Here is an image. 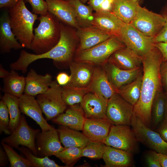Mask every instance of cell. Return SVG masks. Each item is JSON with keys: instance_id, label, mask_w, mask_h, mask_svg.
I'll return each instance as SVG.
<instances>
[{"instance_id": "cell-39", "label": "cell", "mask_w": 167, "mask_h": 167, "mask_svg": "<svg viewBox=\"0 0 167 167\" xmlns=\"http://www.w3.org/2000/svg\"><path fill=\"white\" fill-rule=\"evenodd\" d=\"M1 144L7 156L11 167H32L26 158H24L15 152L6 143L1 141Z\"/></svg>"}, {"instance_id": "cell-3", "label": "cell", "mask_w": 167, "mask_h": 167, "mask_svg": "<svg viewBox=\"0 0 167 167\" xmlns=\"http://www.w3.org/2000/svg\"><path fill=\"white\" fill-rule=\"evenodd\" d=\"M25 2L24 0H20L15 6L7 11L16 38L23 48L30 49L34 36L33 26L38 17L37 14L28 10Z\"/></svg>"}, {"instance_id": "cell-11", "label": "cell", "mask_w": 167, "mask_h": 167, "mask_svg": "<svg viewBox=\"0 0 167 167\" xmlns=\"http://www.w3.org/2000/svg\"><path fill=\"white\" fill-rule=\"evenodd\" d=\"M133 109V106L116 93L108 100L106 118L112 125L130 126Z\"/></svg>"}, {"instance_id": "cell-31", "label": "cell", "mask_w": 167, "mask_h": 167, "mask_svg": "<svg viewBox=\"0 0 167 167\" xmlns=\"http://www.w3.org/2000/svg\"><path fill=\"white\" fill-rule=\"evenodd\" d=\"M3 90L6 93L19 97L24 91L26 78L19 75L15 70L10 72L8 75L3 79Z\"/></svg>"}, {"instance_id": "cell-55", "label": "cell", "mask_w": 167, "mask_h": 167, "mask_svg": "<svg viewBox=\"0 0 167 167\" xmlns=\"http://www.w3.org/2000/svg\"><path fill=\"white\" fill-rule=\"evenodd\" d=\"M79 0L81 1L83 3H84L85 2H88L89 0Z\"/></svg>"}, {"instance_id": "cell-33", "label": "cell", "mask_w": 167, "mask_h": 167, "mask_svg": "<svg viewBox=\"0 0 167 167\" xmlns=\"http://www.w3.org/2000/svg\"><path fill=\"white\" fill-rule=\"evenodd\" d=\"M75 11L79 25L82 28L92 26L93 19L92 8L86 6L79 0H67Z\"/></svg>"}, {"instance_id": "cell-43", "label": "cell", "mask_w": 167, "mask_h": 167, "mask_svg": "<svg viewBox=\"0 0 167 167\" xmlns=\"http://www.w3.org/2000/svg\"><path fill=\"white\" fill-rule=\"evenodd\" d=\"M146 161L148 167H161L158 153L154 151H150L147 154Z\"/></svg>"}, {"instance_id": "cell-49", "label": "cell", "mask_w": 167, "mask_h": 167, "mask_svg": "<svg viewBox=\"0 0 167 167\" xmlns=\"http://www.w3.org/2000/svg\"><path fill=\"white\" fill-rule=\"evenodd\" d=\"M8 158L3 147L0 148V166H6L8 164Z\"/></svg>"}, {"instance_id": "cell-32", "label": "cell", "mask_w": 167, "mask_h": 167, "mask_svg": "<svg viewBox=\"0 0 167 167\" xmlns=\"http://www.w3.org/2000/svg\"><path fill=\"white\" fill-rule=\"evenodd\" d=\"M2 100L5 103L8 109L10 117L9 129L11 133L18 125L21 116L19 97L5 93Z\"/></svg>"}, {"instance_id": "cell-18", "label": "cell", "mask_w": 167, "mask_h": 167, "mask_svg": "<svg viewBox=\"0 0 167 167\" xmlns=\"http://www.w3.org/2000/svg\"><path fill=\"white\" fill-rule=\"evenodd\" d=\"M88 88L90 92L101 95L107 100L117 91L111 83L103 66H96Z\"/></svg>"}, {"instance_id": "cell-28", "label": "cell", "mask_w": 167, "mask_h": 167, "mask_svg": "<svg viewBox=\"0 0 167 167\" xmlns=\"http://www.w3.org/2000/svg\"><path fill=\"white\" fill-rule=\"evenodd\" d=\"M57 130L60 141L65 148L74 147L83 149L90 142L88 138L79 131L62 125Z\"/></svg>"}, {"instance_id": "cell-16", "label": "cell", "mask_w": 167, "mask_h": 167, "mask_svg": "<svg viewBox=\"0 0 167 167\" xmlns=\"http://www.w3.org/2000/svg\"><path fill=\"white\" fill-rule=\"evenodd\" d=\"M48 11L64 23L79 28L74 10L69 2L65 0H45Z\"/></svg>"}, {"instance_id": "cell-4", "label": "cell", "mask_w": 167, "mask_h": 167, "mask_svg": "<svg viewBox=\"0 0 167 167\" xmlns=\"http://www.w3.org/2000/svg\"><path fill=\"white\" fill-rule=\"evenodd\" d=\"M40 23L34 29V37L31 48L35 54L45 53L54 46L60 37L61 24L57 19L48 12L38 18Z\"/></svg>"}, {"instance_id": "cell-50", "label": "cell", "mask_w": 167, "mask_h": 167, "mask_svg": "<svg viewBox=\"0 0 167 167\" xmlns=\"http://www.w3.org/2000/svg\"><path fill=\"white\" fill-rule=\"evenodd\" d=\"M104 0H89L88 3L93 10L96 12H98L100 11L101 5Z\"/></svg>"}, {"instance_id": "cell-12", "label": "cell", "mask_w": 167, "mask_h": 167, "mask_svg": "<svg viewBox=\"0 0 167 167\" xmlns=\"http://www.w3.org/2000/svg\"><path fill=\"white\" fill-rule=\"evenodd\" d=\"M138 142L130 126L112 124L104 143L107 146L132 153L136 150Z\"/></svg>"}, {"instance_id": "cell-15", "label": "cell", "mask_w": 167, "mask_h": 167, "mask_svg": "<svg viewBox=\"0 0 167 167\" xmlns=\"http://www.w3.org/2000/svg\"><path fill=\"white\" fill-rule=\"evenodd\" d=\"M108 100L100 95L90 92L88 93L80 103L86 118L106 119Z\"/></svg>"}, {"instance_id": "cell-21", "label": "cell", "mask_w": 167, "mask_h": 167, "mask_svg": "<svg viewBox=\"0 0 167 167\" xmlns=\"http://www.w3.org/2000/svg\"><path fill=\"white\" fill-rule=\"evenodd\" d=\"M86 118L83 109L78 104L70 106L65 113L60 114L52 121L57 124L82 131Z\"/></svg>"}, {"instance_id": "cell-37", "label": "cell", "mask_w": 167, "mask_h": 167, "mask_svg": "<svg viewBox=\"0 0 167 167\" xmlns=\"http://www.w3.org/2000/svg\"><path fill=\"white\" fill-rule=\"evenodd\" d=\"M54 156L67 167H71L82 157V149L74 147L65 148Z\"/></svg>"}, {"instance_id": "cell-48", "label": "cell", "mask_w": 167, "mask_h": 167, "mask_svg": "<svg viewBox=\"0 0 167 167\" xmlns=\"http://www.w3.org/2000/svg\"><path fill=\"white\" fill-rule=\"evenodd\" d=\"M20 0H0V8L9 9L15 6Z\"/></svg>"}, {"instance_id": "cell-36", "label": "cell", "mask_w": 167, "mask_h": 167, "mask_svg": "<svg viewBox=\"0 0 167 167\" xmlns=\"http://www.w3.org/2000/svg\"><path fill=\"white\" fill-rule=\"evenodd\" d=\"M17 149L30 162L32 167H61L54 160L50 159L48 156L37 157L28 148L22 146Z\"/></svg>"}, {"instance_id": "cell-52", "label": "cell", "mask_w": 167, "mask_h": 167, "mask_svg": "<svg viewBox=\"0 0 167 167\" xmlns=\"http://www.w3.org/2000/svg\"><path fill=\"white\" fill-rule=\"evenodd\" d=\"M160 163L162 167H167V155L158 153Z\"/></svg>"}, {"instance_id": "cell-10", "label": "cell", "mask_w": 167, "mask_h": 167, "mask_svg": "<svg viewBox=\"0 0 167 167\" xmlns=\"http://www.w3.org/2000/svg\"><path fill=\"white\" fill-rule=\"evenodd\" d=\"M39 129H34L28 124L25 118L21 115L19 124L10 135L2 141L17 149L21 145L30 149L35 156H37L35 140Z\"/></svg>"}, {"instance_id": "cell-40", "label": "cell", "mask_w": 167, "mask_h": 167, "mask_svg": "<svg viewBox=\"0 0 167 167\" xmlns=\"http://www.w3.org/2000/svg\"><path fill=\"white\" fill-rule=\"evenodd\" d=\"M9 114L7 105L2 100L0 101V132L10 135L11 132L9 129L10 122Z\"/></svg>"}, {"instance_id": "cell-53", "label": "cell", "mask_w": 167, "mask_h": 167, "mask_svg": "<svg viewBox=\"0 0 167 167\" xmlns=\"http://www.w3.org/2000/svg\"><path fill=\"white\" fill-rule=\"evenodd\" d=\"M10 72L5 70L0 64V77L3 79L6 78L9 74Z\"/></svg>"}, {"instance_id": "cell-35", "label": "cell", "mask_w": 167, "mask_h": 167, "mask_svg": "<svg viewBox=\"0 0 167 167\" xmlns=\"http://www.w3.org/2000/svg\"><path fill=\"white\" fill-rule=\"evenodd\" d=\"M89 92L90 90L88 87L82 88L69 85L62 87L63 100L69 106L80 103L85 96Z\"/></svg>"}, {"instance_id": "cell-22", "label": "cell", "mask_w": 167, "mask_h": 167, "mask_svg": "<svg viewBox=\"0 0 167 167\" xmlns=\"http://www.w3.org/2000/svg\"><path fill=\"white\" fill-rule=\"evenodd\" d=\"M123 23L111 11H100L93 14L92 26L119 38Z\"/></svg>"}, {"instance_id": "cell-29", "label": "cell", "mask_w": 167, "mask_h": 167, "mask_svg": "<svg viewBox=\"0 0 167 167\" xmlns=\"http://www.w3.org/2000/svg\"><path fill=\"white\" fill-rule=\"evenodd\" d=\"M139 5L136 0H114L111 12L124 23L130 24Z\"/></svg>"}, {"instance_id": "cell-7", "label": "cell", "mask_w": 167, "mask_h": 167, "mask_svg": "<svg viewBox=\"0 0 167 167\" xmlns=\"http://www.w3.org/2000/svg\"><path fill=\"white\" fill-rule=\"evenodd\" d=\"M153 37L146 36L130 24L123 23L119 38L126 47L142 57L154 46Z\"/></svg>"}, {"instance_id": "cell-54", "label": "cell", "mask_w": 167, "mask_h": 167, "mask_svg": "<svg viewBox=\"0 0 167 167\" xmlns=\"http://www.w3.org/2000/svg\"><path fill=\"white\" fill-rule=\"evenodd\" d=\"M166 95V103L165 106V110L164 115V120H167V91L165 92Z\"/></svg>"}, {"instance_id": "cell-23", "label": "cell", "mask_w": 167, "mask_h": 167, "mask_svg": "<svg viewBox=\"0 0 167 167\" xmlns=\"http://www.w3.org/2000/svg\"><path fill=\"white\" fill-rule=\"evenodd\" d=\"M77 34L80 39V43L77 53L92 48L112 36L92 26L79 28Z\"/></svg>"}, {"instance_id": "cell-41", "label": "cell", "mask_w": 167, "mask_h": 167, "mask_svg": "<svg viewBox=\"0 0 167 167\" xmlns=\"http://www.w3.org/2000/svg\"><path fill=\"white\" fill-rule=\"evenodd\" d=\"M161 14L165 20L163 27L159 33L154 38V43L167 42V2L162 9Z\"/></svg>"}, {"instance_id": "cell-9", "label": "cell", "mask_w": 167, "mask_h": 167, "mask_svg": "<svg viewBox=\"0 0 167 167\" xmlns=\"http://www.w3.org/2000/svg\"><path fill=\"white\" fill-rule=\"evenodd\" d=\"M131 126L138 142L158 153L167 155V142L133 114Z\"/></svg>"}, {"instance_id": "cell-13", "label": "cell", "mask_w": 167, "mask_h": 167, "mask_svg": "<svg viewBox=\"0 0 167 167\" xmlns=\"http://www.w3.org/2000/svg\"><path fill=\"white\" fill-rule=\"evenodd\" d=\"M37 155L49 156L64 150L61 144L57 129L53 126L50 130L38 132L36 136Z\"/></svg>"}, {"instance_id": "cell-57", "label": "cell", "mask_w": 167, "mask_h": 167, "mask_svg": "<svg viewBox=\"0 0 167 167\" xmlns=\"http://www.w3.org/2000/svg\"></svg>"}, {"instance_id": "cell-26", "label": "cell", "mask_w": 167, "mask_h": 167, "mask_svg": "<svg viewBox=\"0 0 167 167\" xmlns=\"http://www.w3.org/2000/svg\"><path fill=\"white\" fill-rule=\"evenodd\" d=\"M25 78L24 94L33 96L45 92L52 81L49 74L39 75L32 69L30 70Z\"/></svg>"}, {"instance_id": "cell-24", "label": "cell", "mask_w": 167, "mask_h": 167, "mask_svg": "<svg viewBox=\"0 0 167 167\" xmlns=\"http://www.w3.org/2000/svg\"><path fill=\"white\" fill-rule=\"evenodd\" d=\"M103 66L111 83L117 90L133 81L143 71L141 66L126 70L119 68L108 61Z\"/></svg>"}, {"instance_id": "cell-27", "label": "cell", "mask_w": 167, "mask_h": 167, "mask_svg": "<svg viewBox=\"0 0 167 167\" xmlns=\"http://www.w3.org/2000/svg\"><path fill=\"white\" fill-rule=\"evenodd\" d=\"M102 158L105 167H128L133 165L131 152L106 146Z\"/></svg>"}, {"instance_id": "cell-5", "label": "cell", "mask_w": 167, "mask_h": 167, "mask_svg": "<svg viewBox=\"0 0 167 167\" xmlns=\"http://www.w3.org/2000/svg\"><path fill=\"white\" fill-rule=\"evenodd\" d=\"M126 47L119 38L112 36L92 48L77 53L75 61L89 63L95 66H103L113 53Z\"/></svg>"}, {"instance_id": "cell-19", "label": "cell", "mask_w": 167, "mask_h": 167, "mask_svg": "<svg viewBox=\"0 0 167 167\" xmlns=\"http://www.w3.org/2000/svg\"><path fill=\"white\" fill-rule=\"evenodd\" d=\"M22 48L12 31L8 11H4L0 18V53H8L12 49L17 50Z\"/></svg>"}, {"instance_id": "cell-56", "label": "cell", "mask_w": 167, "mask_h": 167, "mask_svg": "<svg viewBox=\"0 0 167 167\" xmlns=\"http://www.w3.org/2000/svg\"><path fill=\"white\" fill-rule=\"evenodd\" d=\"M137 0V1H139V0Z\"/></svg>"}, {"instance_id": "cell-34", "label": "cell", "mask_w": 167, "mask_h": 167, "mask_svg": "<svg viewBox=\"0 0 167 167\" xmlns=\"http://www.w3.org/2000/svg\"><path fill=\"white\" fill-rule=\"evenodd\" d=\"M163 90V88H162L157 92L152 104V123L155 128L164 119L166 95Z\"/></svg>"}, {"instance_id": "cell-47", "label": "cell", "mask_w": 167, "mask_h": 167, "mask_svg": "<svg viewBox=\"0 0 167 167\" xmlns=\"http://www.w3.org/2000/svg\"><path fill=\"white\" fill-rule=\"evenodd\" d=\"M163 139L167 142V120L164 119L157 130Z\"/></svg>"}, {"instance_id": "cell-51", "label": "cell", "mask_w": 167, "mask_h": 167, "mask_svg": "<svg viewBox=\"0 0 167 167\" xmlns=\"http://www.w3.org/2000/svg\"><path fill=\"white\" fill-rule=\"evenodd\" d=\"M113 0H104L101 5L100 11H111Z\"/></svg>"}, {"instance_id": "cell-45", "label": "cell", "mask_w": 167, "mask_h": 167, "mask_svg": "<svg viewBox=\"0 0 167 167\" xmlns=\"http://www.w3.org/2000/svg\"><path fill=\"white\" fill-rule=\"evenodd\" d=\"M71 79V75H69L64 72H60L58 73L56 77L57 82L59 85L62 87L69 84Z\"/></svg>"}, {"instance_id": "cell-17", "label": "cell", "mask_w": 167, "mask_h": 167, "mask_svg": "<svg viewBox=\"0 0 167 167\" xmlns=\"http://www.w3.org/2000/svg\"><path fill=\"white\" fill-rule=\"evenodd\" d=\"M69 65L71 79L66 85L82 88L88 87L96 66L89 63L75 61L71 62Z\"/></svg>"}, {"instance_id": "cell-1", "label": "cell", "mask_w": 167, "mask_h": 167, "mask_svg": "<svg viewBox=\"0 0 167 167\" xmlns=\"http://www.w3.org/2000/svg\"><path fill=\"white\" fill-rule=\"evenodd\" d=\"M142 58L143 76L141 91L139 98L134 106L133 114L150 128L152 103L157 92L163 88L160 73L162 58L154 45Z\"/></svg>"}, {"instance_id": "cell-8", "label": "cell", "mask_w": 167, "mask_h": 167, "mask_svg": "<svg viewBox=\"0 0 167 167\" xmlns=\"http://www.w3.org/2000/svg\"><path fill=\"white\" fill-rule=\"evenodd\" d=\"M164 23L161 14L153 12L139 5L134 17L129 24L145 35L154 37L161 30Z\"/></svg>"}, {"instance_id": "cell-14", "label": "cell", "mask_w": 167, "mask_h": 167, "mask_svg": "<svg viewBox=\"0 0 167 167\" xmlns=\"http://www.w3.org/2000/svg\"><path fill=\"white\" fill-rule=\"evenodd\" d=\"M19 99L21 112L35 121L42 131L49 130L53 128V126L49 125L43 117L42 111L35 96L24 93Z\"/></svg>"}, {"instance_id": "cell-46", "label": "cell", "mask_w": 167, "mask_h": 167, "mask_svg": "<svg viewBox=\"0 0 167 167\" xmlns=\"http://www.w3.org/2000/svg\"><path fill=\"white\" fill-rule=\"evenodd\" d=\"M154 45L161 53L162 61H167V42H156L154 43Z\"/></svg>"}, {"instance_id": "cell-30", "label": "cell", "mask_w": 167, "mask_h": 167, "mask_svg": "<svg viewBox=\"0 0 167 167\" xmlns=\"http://www.w3.org/2000/svg\"><path fill=\"white\" fill-rule=\"evenodd\" d=\"M143 76L142 71L134 80L122 86L117 91V93L133 106L140 97Z\"/></svg>"}, {"instance_id": "cell-38", "label": "cell", "mask_w": 167, "mask_h": 167, "mask_svg": "<svg viewBox=\"0 0 167 167\" xmlns=\"http://www.w3.org/2000/svg\"><path fill=\"white\" fill-rule=\"evenodd\" d=\"M106 147V145L103 143L90 141L82 149V157L92 159L102 158Z\"/></svg>"}, {"instance_id": "cell-20", "label": "cell", "mask_w": 167, "mask_h": 167, "mask_svg": "<svg viewBox=\"0 0 167 167\" xmlns=\"http://www.w3.org/2000/svg\"><path fill=\"white\" fill-rule=\"evenodd\" d=\"M112 124L105 118H86L83 133L90 141L104 143L109 135Z\"/></svg>"}, {"instance_id": "cell-25", "label": "cell", "mask_w": 167, "mask_h": 167, "mask_svg": "<svg viewBox=\"0 0 167 167\" xmlns=\"http://www.w3.org/2000/svg\"><path fill=\"white\" fill-rule=\"evenodd\" d=\"M108 61L119 68L130 70L141 66L142 58L132 50L126 47L115 52Z\"/></svg>"}, {"instance_id": "cell-42", "label": "cell", "mask_w": 167, "mask_h": 167, "mask_svg": "<svg viewBox=\"0 0 167 167\" xmlns=\"http://www.w3.org/2000/svg\"><path fill=\"white\" fill-rule=\"evenodd\" d=\"M31 5L32 12L37 15H44L48 12L47 3L44 0H24Z\"/></svg>"}, {"instance_id": "cell-44", "label": "cell", "mask_w": 167, "mask_h": 167, "mask_svg": "<svg viewBox=\"0 0 167 167\" xmlns=\"http://www.w3.org/2000/svg\"><path fill=\"white\" fill-rule=\"evenodd\" d=\"M160 73L162 87L167 91V61H162L160 66Z\"/></svg>"}, {"instance_id": "cell-2", "label": "cell", "mask_w": 167, "mask_h": 167, "mask_svg": "<svg viewBox=\"0 0 167 167\" xmlns=\"http://www.w3.org/2000/svg\"><path fill=\"white\" fill-rule=\"evenodd\" d=\"M75 48V42L73 34L68 30L62 29L58 42L50 50L39 54L30 53L22 50L18 59L11 64L10 67L12 70L20 71L25 73L30 64L37 60L44 58L69 64L72 61Z\"/></svg>"}, {"instance_id": "cell-6", "label": "cell", "mask_w": 167, "mask_h": 167, "mask_svg": "<svg viewBox=\"0 0 167 167\" xmlns=\"http://www.w3.org/2000/svg\"><path fill=\"white\" fill-rule=\"evenodd\" d=\"M62 90L56 81H52L45 92L37 96L36 100L46 120H52L66 109L67 105L63 100Z\"/></svg>"}]
</instances>
